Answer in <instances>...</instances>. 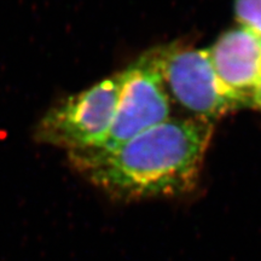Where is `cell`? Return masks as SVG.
<instances>
[{
    "label": "cell",
    "mask_w": 261,
    "mask_h": 261,
    "mask_svg": "<svg viewBox=\"0 0 261 261\" xmlns=\"http://www.w3.org/2000/svg\"><path fill=\"white\" fill-rule=\"evenodd\" d=\"M123 80V70L117 71L50 108L35 127V139L68 152L102 144L112 128Z\"/></svg>",
    "instance_id": "cell-2"
},
{
    "label": "cell",
    "mask_w": 261,
    "mask_h": 261,
    "mask_svg": "<svg viewBox=\"0 0 261 261\" xmlns=\"http://www.w3.org/2000/svg\"><path fill=\"white\" fill-rule=\"evenodd\" d=\"M114 122L102 144L93 150H112L172 117V104L160 69V47L150 48L126 69ZM86 150V149H85Z\"/></svg>",
    "instance_id": "cell-4"
},
{
    "label": "cell",
    "mask_w": 261,
    "mask_h": 261,
    "mask_svg": "<svg viewBox=\"0 0 261 261\" xmlns=\"http://www.w3.org/2000/svg\"><path fill=\"white\" fill-rule=\"evenodd\" d=\"M207 50L221 89L234 108H253L261 80V35L238 24Z\"/></svg>",
    "instance_id": "cell-5"
},
{
    "label": "cell",
    "mask_w": 261,
    "mask_h": 261,
    "mask_svg": "<svg viewBox=\"0 0 261 261\" xmlns=\"http://www.w3.org/2000/svg\"><path fill=\"white\" fill-rule=\"evenodd\" d=\"M253 108L261 112V80L259 85H257V89L255 91V96H254V102H253Z\"/></svg>",
    "instance_id": "cell-7"
},
{
    "label": "cell",
    "mask_w": 261,
    "mask_h": 261,
    "mask_svg": "<svg viewBox=\"0 0 261 261\" xmlns=\"http://www.w3.org/2000/svg\"><path fill=\"white\" fill-rule=\"evenodd\" d=\"M160 47V69L172 108L184 117L214 123L236 109L221 89L205 48L178 42Z\"/></svg>",
    "instance_id": "cell-3"
},
{
    "label": "cell",
    "mask_w": 261,
    "mask_h": 261,
    "mask_svg": "<svg viewBox=\"0 0 261 261\" xmlns=\"http://www.w3.org/2000/svg\"><path fill=\"white\" fill-rule=\"evenodd\" d=\"M213 128L204 120L172 116L112 150L68 155L80 174L115 200L177 197L197 184Z\"/></svg>",
    "instance_id": "cell-1"
},
{
    "label": "cell",
    "mask_w": 261,
    "mask_h": 261,
    "mask_svg": "<svg viewBox=\"0 0 261 261\" xmlns=\"http://www.w3.org/2000/svg\"><path fill=\"white\" fill-rule=\"evenodd\" d=\"M238 24L261 35V0H234Z\"/></svg>",
    "instance_id": "cell-6"
}]
</instances>
